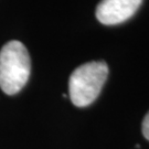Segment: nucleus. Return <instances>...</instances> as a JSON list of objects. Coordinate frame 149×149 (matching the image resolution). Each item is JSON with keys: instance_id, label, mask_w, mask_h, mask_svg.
<instances>
[{"instance_id": "3", "label": "nucleus", "mask_w": 149, "mask_h": 149, "mask_svg": "<svg viewBox=\"0 0 149 149\" xmlns=\"http://www.w3.org/2000/svg\"><path fill=\"white\" fill-rule=\"evenodd\" d=\"M143 0H102L96 8L97 20L105 26L119 24L135 15Z\"/></svg>"}, {"instance_id": "4", "label": "nucleus", "mask_w": 149, "mask_h": 149, "mask_svg": "<svg viewBox=\"0 0 149 149\" xmlns=\"http://www.w3.org/2000/svg\"><path fill=\"white\" fill-rule=\"evenodd\" d=\"M143 135L145 136V138L149 140V112L143 120Z\"/></svg>"}, {"instance_id": "2", "label": "nucleus", "mask_w": 149, "mask_h": 149, "mask_svg": "<svg viewBox=\"0 0 149 149\" xmlns=\"http://www.w3.org/2000/svg\"><path fill=\"white\" fill-rule=\"evenodd\" d=\"M108 76V66L104 61H93L79 66L71 74L69 93L77 107L91 105L100 95Z\"/></svg>"}, {"instance_id": "1", "label": "nucleus", "mask_w": 149, "mask_h": 149, "mask_svg": "<svg viewBox=\"0 0 149 149\" xmlns=\"http://www.w3.org/2000/svg\"><path fill=\"white\" fill-rule=\"evenodd\" d=\"M31 61L20 41H9L0 51V87L8 95L20 92L29 80Z\"/></svg>"}]
</instances>
